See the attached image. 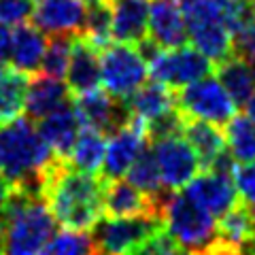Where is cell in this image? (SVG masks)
I'll use <instances>...</instances> for the list:
<instances>
[{"mask_svg":"<svg viewBox=\"0 0 255 255\" xmlns=\"http://www.w3.org/2000/svg\"><path fill=\"white\" fill-rule=\"evenodd\" d=\"M105 179L73 168L66 159H55L43 183V200L64 230L87 232L102 219Z\"/></svg>","mask_w":255,"mask_h":255,"instance_id":"obj_1","label":"cell"},{"mask_svg":"<svg viewBox=\"0 0 255 255\" xmlns=\"http://www.w3.org/2000/svg\"><path fill=\"white\" fill-rule=\"evenodd\" d=\"M51 149L43 140L32 119L17 117L0 126V174L13 185L43 198V183L49 166L55 162Z\"/></svg>","mask_w":255,"mask_h":255,"instance_id":"obj_2","label":"cell"},{"mask_svg":"<svg viewBox=\"0 0 255 255\" xmlns=\"http://www.w3.org/2000/svg\"><path fill=\"white\" fill-rule=\"evenodd\" d=\"M55 223L41 196L13 189L0 213V255H38L53 238Z\"/></svg>","mask_w":255,"mask_h":255,"instance_id":"obj_3","label":"cell"},{"mask_svg":"<svg viewBox=\"0 0 255 255\" xmlns=\"http://www.w3.org/2000/svg\"><path fill=\"white\" fill-rule=\"evenodd\" d=\"M159 213L166 232L189 255L206 253L217 243V219L196 204L185 191H168Z\"/></svg>","mask_w":255,"mask_h":255,"instance_id":"obj_4","label":"cell"},{"mask_svg":"<svg viewBox=\"0 0 255 255\" xmlns=\"http://www.w3.org/2000/svg\"><path fill=\"white\" fill-rule=\"evenodd\" d=\"M140 51L147 60L151 79L172 92L185 90L215 70L213 62L189 45L179 47V49H157L147 41L140 45Z\"/></svg>","mask_w":255,"mask_h":255,"instance_id":"obj_5","label":"cell"},{"mask_svg":"<svg viewBox=\"0 0 255 255\" xmlns=\"http://www.w3.org/2000/svg\"><path fill=\"white\" fill-rule=\"evenodd\" d=\"M191 45L215 66L234 55V34L223 19L219 0H196L181 6Z\"/></svg>","mask_w":255,"mask_h":255,"instance_id":"obj_6","label":"cell"},{"mask_svg":"<svg viewBox=\"0 0 255 255\" xmlns=\"http://www.w3.org/2000/svg\"><path fill=\"white\" fill-rule=\"evenodd\" d=\"M100 73L105 90L117 100H128L145 85L149 66L140 47L119 43L100 51Z\"/></svg>","mask_w":255,"mask_h":255,"instance_id":"obj_7","label":"cell"},{"mask_svg":"<svg viewBox=\"0 0 255 255\" xmlns=\"http://www.w3.org/2000/svg\"><path fill=\"white\" fill-rule=\"evenodd\" d=\"M177 107L189 119L226 126L236 115V105L217 77H204L177 94Z\"/></svg>","mask_w":255,"mask_h":255,"instance_id":"obj_8","label":"cell"},{"mask_svg":"<svg viewBox=\"0 0 255 255\" xmlns=\"http://www.w3.org/2000/svg\"><path fill=\"white\" fill-rule=\"evenodd\" d=\"M164 230L162 215L130 219H100L92 230V238L100 255H126L151 234Z\"/></svg>","mask_w":255,"mask_h":255,"instance_id":"obj_9","label":"cell"},{"mask_svg":"<svg viewBox=\"0 0 255 255\" xmlns=\"http://www.w3.org/2000/svg\"><path fill=\"white\" fill-rule=\"evenodd\" d=\"M153 153L166 191H181L198 177L202 164L185 136H170L153 142Z\"/></svg>","mask_w":255,"mask_h":255,"instance_id":"obj_10","label":"cell"},{"mask_svg":"<svg viewBox=\"0 0 255 255\" xmlns=\"http://www.w3.org/2000/svg\"><path fill=\"white\" fill-rule=\"evenodd\" d=\"M147 142L149 138L145 134V126L134 122V119L111 134L107 142L105 164H102V179L119 181L128 177V172L138 159V155L147 149Z\"/></svg>","mask_w":255,"mask_h":255,"instance_id":"obj_11","label":"cell"},{"mask_svg":"<svg viewBox=\"0 0 255 255\" xmlns=\"http://www.w3.org/2000/svg\"><path fill=\"white\" fill-rule=\"evenodd\" d=\"M75 109L81 126L100 134H113L132 122L126 100L113 98L107 90H94L90 94L79 96Z\"/></svg>","mask_w":255,"mask_h":255,"instance_id":"obj_12","label":"cell"},{"mask_svg":"<svg viewBox=\"0 0 255 255\" xmlns=\"http://www.w3.org/2000/svg\"><path fill=\"white\" fill-rule=\"evenodd\" d=\"M185 194L204 211H209L215 219H221L228 211L241 204L232 174L217 170H204L202 174H198L185 187Z\"/></svg>","mask_w":255,"mask_h":255,"instance_id":"obj_13","label":"cell"},{"mask_svg":"<svg viewBox=\"0 0 255 255\" xmlns=\"http://www.w3.org/2000/svg\"><path fill=\"white\" fill-rule=\"evenodd\" d=\"M85 15L81 0H38L32 19L47 36H81Z\"/></svg>","mask_w":255,"mask_h":255,"instance_id":"obj_14","label":"cell"},{"mask_svg":"<svg viewBox=\"0 0 255 255\" xmlns=\"http://www.w3.org/2000/svg\"><path fill=\"white\" fill-rule=\"evenodd\" d=\"M189 41L179 0H153L149 15V43L157 49H179Z\"/></svg>","mask_w":255,"mask_h":255,"instance_id":"obj_15","label":"cell"},{"mask_svg":"<svg viewBox=\"0 0 255 255\" xmlns=\"http://www.w3.org/2000/svg\"><path fill=\"white\" fill-rule=\"evenodd\" d=\"M102 209L109 219H130L147 217V215H162V202L147 196L145 191L134 187L130 181H107Z\"/></svg>","mask_w":255,"mask_h":255,"instance_id":"obj_16","label":"cell"},{"mask_svg":"<svg viewBox=\"0 0 255 255\" xmlns=\"http://www.w3.org/2000/svg\"><path fill=\"white\" fill-rule=\"evenodd\" d=\"M111 9L113 38L124 45L140 47L149 36V0H107Z\"/></svg>","mask_w":255,"mask_h":255,"instance_id":"obj_17","label":"cell"},{"mask_svg":"<svg viewBox=\"0 0 255 255\" xmlns=\"http://www.w3.org/2000/svg\"><path fill=\"white\" fill-rule=\"evenodd\" d=\"M81 130L83 126L79 122L77 109L73 105H64L38 122V132H41L47 147L51 149V153L58 159L70 157Z\"/></svg>","mask_w":255,"mask_h":255,"instance_id":"obj_18","label":"cell"},{"mask_svg":"<svg viewBox=\"0 0 255 255\" xmlns=\"http://www.w3.org/2000/svg\"><path fill=\"white\" fill-rule=\"evenodd\" d=\"M64 79H66L68 90L77 96L98 90V85L102 83L100 49H96L83 36H75L73 55H70V64Z\"/></svg>","mask_w":255,"mask_h":255,"instance_id":"obj_19","label":"cell"},{"mask_svg":"<svg viewBox=\"0 0 255 255\" xmlns=\"http://www.w3.org/2000/svg\"><path fill=\"white\" fill-rule=\"evenodd\" d=\"M47 45H49V41H47V34L43 30H38L32 23L17 26L11 32L9 66L28 77L41 73Z\"/></svg>","mask_w":255,"mask_h":255,"instance_id":"obj_20","label":"cell"},{"mask_svg":"<svg viewBox=\"0 0 255 255\" xmlns=\"http://www.w3.org/2000/svg\"><path fill=\"white\" fill-rule=\"evenodd\" d=\"M126 107L130 119L147 126L157 117L166 115L168 111L177 109V94L162 83H145L126 100Z\"/></svg>","mask_w":255,"mask_h":255,"instance_id":"obj_21","label":"cell"},{"mask_svg":"<svg viewBox=\"0 0 255 255\" xmlns=\"http://www.w3.org/2000/svg\"><path fill=\"white\" fill-rule=\"evenodd\" d=\"M255 238V219L247 204H236L217 221V245L228 253L243 255Z\"/></svg>","mask_w":255,"mask_h":255,"instance_id":"obj_22","label":"cell"},{"mask_svg":"<svg viewBox=\"0 0 255 255\" xmlns=\"http://www.w3.org/2000/svg\"><path fill=\"white\" fill-rule=\"evenodd\" d=\"M68 85L62 79H53L47 75H36L30 79L26 94V115L32 122H41L43 117L51 115L53 111L68 105Z\"/></svg>","mask_w":255,"mask_h":255,"instance_id":"obj_23","label":"cell"},{"mask_svg":"<svg viewBox=\"0 0 255 255\" xmlns=\"http://www.w3.org/2000/svg\"><path fill=\"white\" fill-rule=\"evenodd\" d=\"M183 136H185L189 145L194 147L196 155L202 164V170H209L221 155L228 153L226 134H221L219 126H213V124L198 122V119L187 117Z\"/></svg>","mask_w":255,"mask_h":255,"instance_id":"obj_24","label":"cell"},{"mask_svg":"<svg viewBox=\"0 0 255 255\" xmlns=\"http://www.w3.org/2000/svg\"><path fill=\"white\" fill-rule=\"evenodd\" d=\"M215 73L221 85L226 87L230 98L234 100V105H247L249 98L255 94V66H251L241 55H232L226 62H221L215 66Z\"/></svg>","mask_w":255,"mask_h":255,"instance_id":"obj_25","label":"cell"},{"mask_svg":"<svg viewBox=\"0 0 255 255\" xmlns=\"http://www.w3.org/2000/svg\"><path fill=\"white\" fill-rule=\"evenodd\" d=\"M30 77L17 73L9 64L0 66V126L15 122L26 111Z\"/></svg>","mask_w":255,"mask_h":255,"instance_id":"obj_26","label":"cell"},{"mask_svg":"<svg viewBox=\"0 0 255 255\" xmlns=\"http://www.w3.org/2000/svg\"><path fill=\"white\" fill-rule=\"evenodd\" d=\"M105 153H107L105 134L90 130V128H83L73 147V153H70L66 162L81 172L98 174L102 170V164H105Z\"/></svg>","mask_w":255,"mask_h":255,"instance_id":"obj_27","label":"cell"},{"mask_svg":"<svg viewBox=\"0 0 255 255\" xmlns=\"http://www.w3.org/2000/svg\"><path fill=\"white\" fill-rule=\"evenodd\" d=\"M226 145L228 153L236 164L255 162V124L249 115L236 113L226 124Z\"/></svg>","mask_w":255,"mask_h":255,"instance_id":"obj_28","label":"cell"},{"mask_svg":"<svg viewBox=\"0 0 255 255\" xmlns=\"http://www.w3.org/2000/svg\"><path fill=\"white\" fill-rule=\"evenodd\" d=\"M128 181H130L134 187H138L140 191H145L147 196L155 198L159 202H162L164 196L168 194V191L164 189L162 174H159V166H157L153 149H145L138 155V159L134 162L130 172H128Z\"/></svg>","mask_w":255,"mask_h":255,"instance_id":"obj_29","label":"cell"},{"mask_svg":"<svg viewBox=\"0 0 255 255\" xmlns=\"http://www.w3.org/2000/svg\"><path fill=\"white\" fill-rule=\"evenodd\" d=\"M83 38L100 51L111 45L113 30H111V9H109L107 0H98V2L90 4L87 15H85Z\"/></svg>","mask_w":255,"mask_h":255,"instance_id":"obj_30","label":"cell"},{"mask_svg":"<svg viewBox=\"0 0 255 255\" xmlns=\"http://www.w3.org/2000/svg\"><path fill=\"white\" fill-rule=\"evenodd\" d=\"M38 255H100V253L96 249L92 234L62 230V232L53 234V238L43 247V251Z\"/></svg>","mask_w":255,"mask_h":255,"instance_id":"obj_31","label":"cell"},{"mask_svg":"<svg viewBox=\"0 0 255 255\" xmlns=\"http://www.w3.org/2000/svg\"><path fill=\"white\" fill-rule=\"evenodd\" d=\"M73 43H75V36H53L49 45H47L41 73L53 79L66 77L70 55H73Z\"/></svg>","mask_w":255,"mask_h":255,"instance_id":"obj_32","label":"cell"},{"mask_svg":"<svg viewBox=\"0 0 255 255\" xmlns=\"http://www.w3.org/2000/svg\"><path fill=\"white\" fill-rule=\"evenodd\" d=\"M34 0H0V26L17 28L34 15Z\"/></svg>","mask_w":255,"mask_h":255,"instance_id":"obj_33","label":"cell"},{"mask_svg":"<svg viewBox=\"0 0 255 255\" xmlns=\"http://www.w3.org/2000/svg\"><path fill=\"white\" fill-rule=\"evenodd\" d=\"M181 249V247L172 241V236L164 230L151 234L149 238H145L142 243H138L134 249H130L126 255H174Z\"/></svg>","mask_w":255,"mask_h":255,"instance_id":"obj_34","label":"cell"},{"mask_svg":"<svg viewBox=\"0 0 255 255\" xmlns=\"http://www.w3.org/2000/svg\"><path fill=\"white\" fill-rule=\"evenodd\" d=\"M232 179H234V185H236L241 202L247 206L255 204V162L236 164Z\"/></svg>","mask_w":255,"mask_h":255,"instance_id":"obj_35","label":"cell"},{"mask_svg":"<svg viewBox=\"0 0 255 255\" xmlns=\"http://www.w3.org/2000/svg\"><path fill=\"white\" fill-rule=\"evenodd\" d=\"M234 53L255 66V21L234 34Z\"/></svg>","mask_w":255,"mask_h":255,"instance_id":"obj_36","label":"cell"},{"mask_svg":"<svg viewBox=\"0 0 255 255\" xmlns=\"http://www.w3.org/2000/svg\"><path fill=\"white\" fill-rule=\"evenodd\" d=\"M11 55V30L6 26H0V66L9 62Z\"/></svg>","mask_w":255,"mask_h":255,"instance_id":"obj_37","label":"cell"},{"mask_svg":"<svg viewBox=\"0 0 255 255\" xmlns=\"http://www.w3.org/2000/svg\"><path fill=\"white\" fill-rule=\"evenodd\" d=\"M11 196H13V185L2 177V174H0V213H2L4 206L9 204Z\"/></svg>","mask_w":255,"mask_h":255,"instance_id":"obj_38","label":"cell"},{"mask_svg":"<svg viewBox=\"0 0 255 255\" xmlns=\"http://www.w3.org/2000/svg\"><path fill=\"white\" fill-rule=\"evenodd\" d=\"M247 115H249V119L255 124V94L249 98V102H247Z\"/></svg>","mask_w":255,"mask_h":255,"instance_id":"obj_39","label":"cell"},{"mask_svg":"<svg viewBox=\"0 0 255 255\" xmlns=\"http://www.w3.org/2000/svg\"><path fill=\"white\" fill-rule=\"evenodd\" d=\"M245 255H255V238H253V243L249 245V249L245 251Z\"/></svg>","mask_w":255,"mask_h":255,"instance_id":"obj_40","label":"cell"},{"mask_svg":"<svg viewBox=\"0 0 255 255\" xmlns=\"http://www.w3.org/2000/svg\"><path fill=\"white\" fill-rule=\"evenodd\" d=\"M191 2H196V0H179V4H181V6H185V4H191Z\"/></svg>","mask_w":255,"mask_h":255,"instance_id":"obj_41","label":"cell"},{"mask_svg":"<svg viewBox=\"0 0 255 255\" xmlns=\"http://www.w3.org/2000/svg\"><path fill=\"white\" fill-rule=\"evenodd\" d=\"M249 211H251V215H253V219H255V204H251V206H249Z\"/></svg>","mask_w":255,"mask_h":255,"instance_id":"obj_42","label":"cell"},{"mask_svg":"<svg viewBox=\"0 0 255 255\" xmlns=\"http://www.w3.org/2000/svg\"><path fill=\"white\" fill-rule=\"evenodd\" d=\"M174 255H189V253H187V251H183V249H179V251L174 253Z\"/></svg>","mask_w":255,"mask_h":255,"instance_id":"obj_43","label":"cell"},{"mask_svg":"<svg viewBox=\"0 0 255 255\" xmlns=\"http://www.w3.org/2000/svg\"><path fill=\"white\" fill-rule=\"evenodd\" d=\"M81 2H87V4H94V2H98V0H81Z\"/></svg>","mask_w":255,"mask_h":255,"instance_id":"obj_44","label":"cell"},{"mask_svg":"<svg viewBox=\"0 0 255 255\" xmlns=\"http://www.w3.org/2000/svg\"><path fill=\"white\" fill-rule=\"evenodd\" d=\"M198 255H206V253H198Z\"/></svg>","mask_w":255,"mask_h":255,"instance_id":"obj_45","label":"cell"}]
</instances>
